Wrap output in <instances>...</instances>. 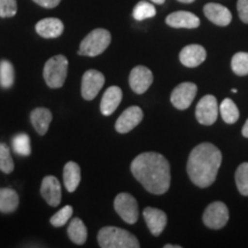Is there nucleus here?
<instances>
[{
	"mask_svg": "<svg viewBox=\"0 0 248 248\" xmlns=\"http://www.w3.org/2000/svg\"><path fill=\"white\" fill-rule=\"evenodd\" d=\"M131 172L145 190L152 194H164L170 187V164L162 154L146 152L131 163Z\"/></svg>",
	"mask_w": 248,
	"mask_h": 248,
	"instance_id": "f257e3e1",
	"label": "nucleus"
},
{
	"mask_svg": "<svg viewBox=\"0 0 248 248\" xmlns=\"http://www.w3.org/2000/svg\"><path fill=\"white\" fill-rule=\"evenodd\" d=\"M221 164V151L210 142H202L194 147L188 156V177L198 187H208L215 182Z\"/></svg>",
	"mask_w": 248,
	"mask_h": 248,
	"instance_id": "f03ea898",
	"label": "nucleus"
},
{
	"mask_svg": "<svg viewBox=\"0 0 248 248\" xmlns=\"http://www.w3.org/2000/svg\"><path fill=\"white\" fill-rule=\"evenodd\" d=\"M99 246L102 248H139L140 244L131 232L116 228L105 226L98 233Z\"/></svg>",
	"mask_w": 248,
	"mask_h": 248,
	"instance_id": "7ed1b4c3",
	"label": "nucleus"
},
{
	"mask_svg": "<svg viewBox=\"0 0 248 248\" xmlns=\"http://www.w3.org/2000/svg\"><path fill=\"white\" fill-rule=\"evenodd\" d=\"M111 42L110 32L106 29H94L82 40L79 45V55L97 57L104 53Z\"/></svg>",
	"mask_w": 248,
	"mask_h": 248,
	"instance_id": "20e7f679",
	"label": "nucleus"
},
{
	"mask_svg": "<svg viewBox=\"0 0 248 248\" xmlns=\"http://www.w3.org/2000/svg\"><path fill=\"white\" fill-rule=\"evenodd\" d=\"M68 74V60L64 55H55L44 66V79L48 88L59 89L63 86Z\"/></svg>",
	"mask_w": 248,
	"mask_h": 248,
	"instance_id": "39448f33",
	"label": "nucleus"
},
{
	"mask_svg": "<svg viewBox=\"0 0 248 248\" xmlns=\"http://www.w3.org/2000/svg\"><path fill=\"white\" fill-rule=\"evenodd\" d=\"M114 208L119 216L128 224H135L138 221L139 209L137 200L129 193H120L114 200Z\"/></svg>",
	"mask_w": 248,
	"mask_h": 248,
	"instance_id": "423d86ee",
	"label": "nucleus"
},
{
	"mask_svg": "<svg viewBox=\"0 0 248 248\" xmlns=\"http://www.w3.org/2000/svg\"><path fill=\"white\" fill-rule=\"evenodd\" d=\"M202 221L204 225L208 226L209 229H214V230L224 228L229 221V209L226 204L221 201H215V202L210 203L204 210Z\"/></svg>",
	"mask_w": 248,
	"mask_h": 248,
	"instance_id": "0eeeda50",
	"label": "nucleus"
},
{
	"mask_svg": "<svg viewBox=\"0 0 248 248\" xmlns=\"http://www.w3.org/2000/svg\"><path fill=\"white\" fill-rule=\"evenodd\" d=\"M218 102L212 94H207L200 99L195 108V117L203 125H212L218 117Z\"/></svg>",
	"mask_w": 248,
	"mask_h": 248,
	"instance_id": "6e6552de",
	"label": "nucleus"
},
{
	"mask_svg": "<svg viewBox=\"0 0 248 248\" xmlns=\"http://www.w3.org/2000/svg\"><path fill=\"white\" fill-rule=\"evenodd\" d=\"M105 84V76L100 71L90 69L85 71L82 78V97L85 100H93L100 92L102 86Z\"/></svg>",
	"mask_w": 248,
	"mask_h": 248,
	"instance_id": "1a4fd4ad",
	"label": "nucleus"
},
{
	"mask_svg": "<svg viewBox=\"0 0 248 248\" xmlns=\"http://www.w3.org/2000/svg\"><path fill=\"white\" fill-rule=\"evenodd\" d=\"M197 92L198 88L194 83H182V84L177 85L173 89L170 100H171V104L177 109H187L191 106L192 102H193L195 95H197Z\"/></svg>",
	"mask_w": 248,
	"mask_h": 248,
	"instance_id": "9d476101",
	"label": "nucleus"
},
{
	"mask_svg": "<svg viewBox=\"0 0 248 248\" xmlns=\"http://www.w3.org/2000/svg\"><path fill=\"white\" fill-rule=\"evenodd\" d=\"M153 83V74L147 67L137 66L131 70L129 76V84L132 91L137 94H142L150 89Z\"/></svg>",
	"mask_w": 248,
	"mask_h": 248,
	"instance_id": "9b49d317",
	"label": "nucleus"
},
{
	"mask_svg": "<svg viewBox=\"0 0 248 248\" xmlns=\"http://www.w3.org/2000/svg\"><path fill=\"white\" fill-rule=\"evenodd\" d=\"M142 117H144V113L140 107L131 106L126 108L116 121V131L119 133H128L141 122Z\"/></svg>",
	"mask_w": 248,
	"mask_h": 248,
	"instance_id": "f8f14e48",
	"label": "nucleus"
},
{
	"mask_svg": "<svg viewBox=\"0 0 248 248\" xmlns=\"http://www.w3.org/2000/svg\"><path fill=\"white\" fill-rule=\"evenodd\" d=\"M207 52L201 45L192 44L185 46L179 53V60L183 66L187 68H195L200 66L206 60Z\"/></svg>",
	"mask_w": 248,
	"mask_h": 248,
	"instance_id": "ddd939ff",
	"label": "nucleus"
},
{
	"mask_svg": "<svg viewBox=\"0 0 248 248\" xmlns=\"http://www.w3.org/2000/svg\"><path fill=\"white\" fill-rule=\"evenodd\" d=\"M145 222H146L148 230L151 233L157 237L162 233L167 225V215L162 210L153 208V207H147L144 209Z\"/></svg>",
	"mask_w": 248,
	"mask_h": 248,
	"instance_id": "4468645a",
	"label": "nucleus"
},
{
	"mask_svg": "<svg viewBox=\"0 0 248 248\" xmlns=\"http://www.w3.org/2000/svg\"><path fill=\"white\" fill-rule=\"evenodd\" d=\"M40 192L49 206L57 207L61 202V184L54 176H46L43 179Z\"/></svg>",
	"mask_w": 248,
	"mask_h": 248,
	"instance_id": "2eb2a0df",
	"label": "nucleus"
},
{
	"mask_svg": "<svg viewBox=\"0 0 248 248\" xmlns=\"http://www.w3.org/2000/svg\"><path fill=\"white\" fill-rule=\"evenodd\" d=\"M203 13L210 22L219 27H226L231 23L232 14L225 6L219 4H207L203 7Z\"/></svg>",
	"mask_w": 248,
	"mask_h": 248,
	"instance_id": "dca6fc26",
	"label": "nucleus"
},
{
	"mask_svg": "<svg viewBox=\"0 0 248 248\" xmlns=\"http://www.w3.org/2000/svg\"><path fill=\"white\" fill-rule=\"evenodd\" d=\"M166 23L172 28L195 29L200 26V18L190 12L178 11L169 14L166 18Z\"/></svg>",
	"mask_w": 248,
	"mask_h": 248,
	"instance_id": "f3484780",
	"label": "nucleus"
},
{
	"mask_svg": "<svg viewBox=\"0 0 248 248\" xmlns=\"http://www.w3.org/2000/svg\"><path fill=\"white\" fill-rule=\"evenodd\" d=\"M122 90L119 86L108 88L106 92L104 93V97H102L100 102V110L102 115H111L116 110V108L119 107L121 101H122Z\"/></svg>",
	"mask_w": 248,
	"mask_h": 248,
	"instance_id": "a211bd4d",
	"label": "nucleus"
},
{
	"mask_svg": "<svg viewBox=\"0 0 248 248\" xmlns=\"http://www.w3.org/2000/svg\"><path fill=\"white\" fill-rule=\"evenodd\" d=\"M63 23L55 17L43 18L36 24V31L39 36L44 38H57L63 32Z\"/></svg>",
	"mask_w": 248,
	"mask_h": 248,
	"instance_id": "6ab92c4d",
	"label": "nucleus"
},
{
	"mask_svg": "<svg viewBox=\"0 0 248 248\" xmlns=\"http://www.w3.org/2000/svg\"><path fill=\"white\" fill-rule=\"evenodd\" d=\"M30 120L33 128L40 136H44L49 128V124L52 122V113L47 108H36L31 111Z\"/></svg>",
	"mask_w": 248,
	"mask_h": 248,
	"instance_id": "aec40b11",
	"label": "nucleus"
},
{
	"mask_svg": "<svg viewBox=\"0 0 248 248\" xmlns=\"http://www.w3.org/2000/svg\"><path fill=\"white\" fill-rule=\"evenodd\" d=\"M63 182L68 192H75L80 183V168L76 162H68L63 168Z\"/></svg>",
	"mask_w": 248,
	"mask_h": 248,
	"instance_id": "412c9836",
	"label": "nucleus"
},
{
	"mask_svg": "<svg viewBox=\"0 0 248 248\" xmlns=\"http://www.w3.org/2000/svg\"><path fill=\"white\" fill-rule=\"evenodd\" d=\"M18 206V195L12 188H0V212L13 213Z\"/></svg>",
	"mask_w": 248,
	"mask_h": 248,
	"instance_id": "4be33fe9",
	"label": "nucleus"
},
{
	"mask_svg": "<svg viewBox=\"0 0 248 248\" xmlns=\"http://www.w3.org/2000/svg\"><path fill=\"white\" fill-rule=\"evenodd\" d=\"M67 232L70 240L76 245H83L86 241V238H88L86 226L82 219L79 218H73V221L70 222L69 226H68Z\"/></svg>",
	"mask_w": 248,
	"mask_h": 248,
	"instance_id": "5701e85b",
	"label": "nucleus"
},
{
	"mask_svg": "<svg viewBox=\"0 0 248 248\" xmlns=\"http://www.w3.org/2000/svg\"><path fill=\"white\" fill-rule=\"evenodd\" d=\"M219 111H221L222 119L225 123L233 124L239 120V109L231 99L226 98L222 101L221 106H219Z\"/></svg>",
	"mask_w": 248,
	"mask_h": 248,
	"instance_id": "b1692460",
	"label": "nucleus"
},
{
	"mask_svg": "<svg viewBox=\"0 0 248 248\" xmlns=\"http://www.w3.org/2000/svg\"><path fill=\"white\" fill-rule=\"evenodd\" d=\"M14 68L13 64L7 60L0 62V85L1 88L8 89L14 84Z\"/></svg>",
	"mask_w": 248,
	"mask_h": 248,
	"instance_id": "393cba45",
	"label": "nucleus"
},
{
	"mask_svg": "<svg viewBox=\"0 0 248 248\" xmlns=\"http://www.w3.org/2000/svg\"><path fill=\"white\" fill-rule=\"evenodd\" d=\"M156 14V9L151 2L147 1H139L137 5L133 8L132 15L133 18L137 21H144L146 18H151L155 16Z\"/></svg>",
	"mask_w": 248,
	"mask_h": 248,
	"instance_id": "a878e982",
	"label": "nucleus"
},
{
	"mask_svg": "<svg viewBox=\"0 0 248 248\" xmlns=\"http://www.w3.org/2000/svg\"><path fill=\"white\" fill-rule=\"evenodd\" d=\"M231 67L235 75H248V53H246V52L235 53L231 60Z\"/></svg>",
	"mask_w": 248,
	"mask_h": 248,
	"instance_id": "bb28decb",
	"label": "nucleus"
},
{
	"mask_svg": "<svg viewBox=\"0 0 248 248\" xmlns=\"http://www.w3.org/2000/svg\"><path fill=\"white\" fill-rule=\"evenodd\" d=\"M235 184L244 197H248V162L241 163L235 171Z\"/></svg>",
	"mask_w": 248,
	"mask_h": 248,
	"instance_id": "cd10ccee",
	"label": "nucleus"
},
{
	"mask_svg": "<svg viewBox=\"0 0 248 248\" xmlns=\"http://www.w3.org/2000/svg\"><path fill=\"white\" fill-rule=\"evenodd\" d=\"M13 148L14 152L21 156H29L31 153L30 138L26 133H18L13 138Z\"/></svg>",
	"mask_w": 248,
	"mask_h": 248,
	"instance_id": "c85d7f7f",
	"label": "nucleus"
},
{
	"mask_svg": "<svg viewBox=\"0 0 248 248\" xmlns=\"http://www.w3.org/2000/svg\"><path fill=\"white\" fill-rule=\"evenodd\" d=\"M0 170L5 173H11L14 170V162L11 152L4 142L0 144Z\"/></svg>",
	"mask_w": 248,
	"mask_h": 248,
	"instance_id": "c756f323",
	"label": "nucleus"
},
{
	"mask_svg": "<svg viewBox=\"0 0 248 248\" xmlns=\"http://www.w3.org/2000/svg\"><path fill=\"white\" fill-rule=\"evenodd\" d=\"M73 212H74L73 207L64 206L63 208L59 210L57 214H54V215L51 217L49 222H51V224L55 226V228L63 226L71 218V216H73Z\"/></svg>",
	"mask_w": 248,
	"mask_h": 248,
	"instance_id": "7c9ffc66",
	"label": "nucleus"
},
{
	"mask_svg": "<svg viewBox=\"0 0 248 248\" xmlns=\"http://www.w3.org/2000/svg\"><path fill=\"white\" fill-rule=\"evenodd\" d=\"M16 12V0H0V17H12Z\"/></svg>",
	"mask_w": 248,
	"mask_h": 248,
	"instance_id": "2f4dec72",
	"label": "nucleus"
},
{
	"mask_svg": "<svg viewBox=\"0 0 248 248\" xmlns=\"http://www.w3.org/2000/svg\"><path fill=\"white\" fill-rule=\"evenodd\" d=\"M237 9L240 20L248 24V0H238Z\"/></svg>",
	"mask_w": 248,
	"mask_h": 248,
	"instance_id": "473e14b6",
	"label": "nucleus"
},
{
	"mask_svg": "<svg viewBox=\"0 0 248 248\" xmlns=\"http://www.w3.org/2000/svg\"><path fill=\"white\" fill-rule=\"evenodd\" d=\"M32 1H35L37 5L42 6V7L54 8L60 4L61 0H32Z\"/></svg>",
	"mask_w": 248,
	"mask_h": 248,
	"instance_id": "72a5a7b5",
	"label": "nucleus"
},
{
	"mask_svg": "<svg viewBox=\"0 0 248 248\" xmlns=\"http://www.w3.org/2000/svg\"><path fill=\"white\" fill-rule=\"evenodd\" d=\"M241 132H243V136L244 137L248 138V120L245 122L244 126H243V130H241Z\"/></svg>",
	"mask_w": 248,
	"mask_h": 248,
	"instance_id": "f704fd0d",
	"label": "nucleus"
},
{
	"mask_svg": "<svg viewBox=\"0 0 248 248\" xmlns=\"http://www.w3.org/2000/svg\"><path fill=\"white\" fill-rule=\"evenodd\" d=\"M163 247L164 248H182V246H178V245H169V244L164 245Z\"/></svg>",
	"mask_w": 248,
	"mask_h": 248,
	"instance_id": "c9c22d12",
	"label": "nucleus"
},
{
	"mask_svg": "<svg viewBox=\"0 0 248 248\" xmlns=\"http://www.w3.org/2000/svg\"><path fill=\"white\" fill-rule=\"evenodd\" d=\"M152 2H154V4H157V5H162L166 0H151Z\"/></svg>",
	"mask_w": 248,
	"mask_h": 248,
	"instance_id": "e433bc0d",
	"label": "nucleus"
},
{
	"mask_svg": "<svg viewBox=\"0 0 248 248\" xmlns=\"http://www.w3.org/2000/svg\"><path fill=\"white\" fill-rule=\"evenodd\" d=\"M179 2H184V4H191V2H193L194 0H178Z\"/></svg>",
	"mask_w": 248,
	"mask_h": 248,
	"instance_id": "4c0bfd02",
	"label": "nucleus"
}]
</instances>
